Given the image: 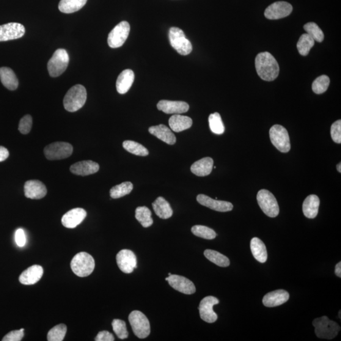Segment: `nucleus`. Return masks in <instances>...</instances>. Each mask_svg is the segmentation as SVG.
<instances>
[{
  "label": "nucleus",
  "instance_id": "7c9ffc66",
  "mask_svg": "<svg viewBox=\"0 0 341 341\" xmlns=\"http://www.w3.org/2000/svg\"><path fill=\"white\" fill-rule=\"evenodd\" d=\"M250 249L256 260L260 263H265L268 259V252L263 241L258 238L252 239Z\"/></svg>",
  "mask_w": 341,
  "mask_h": 341
},
{
  "label": "nucleus",
  "instance_id": "79ce46f5",
  "mask_svg": "<svg viewBox=\"0 0 341 341\" xmlns=\"http://www.w3.org/2000/svg\"><path fill=\"white\" fill-rule=\"evenodd\" d=\"M330 79L324 75L318 77L312 84V90L317 94H321L326 91L329 86Z\"/></svg>",
  "mask_w": 341,
  "mask_h": 341
},
{
  "label": "nucleus",
  "instance_id": "de8ad7c7",
  "mask_svg": "<svg viewBox=\"0 0 341 341\" xmlns=\"http://www.w3.org/2000/svg\"><path fill=\"white\" fill-rule=\"evenodd\" d=\"M15 241L19 247H23L26 243V235L23 229H18L15 233Z\"/></svg>",
  "mask_w": 341,
  "mask_h": 341
},
{
  "label": "nucleus",
  "instance_id": "09e8293b",
  "mask_svg": "<svg viewBox=\"0 0 341 341\" xmlns=\"http://www.w3.org/2000/svg\"><path fill=\"white\" fill-rule=\"evenodd\" d=\"M96 341H113L115 337L113 335L106 331L99 332L97 336L95 338Z\"/></svg>",
  "mask_w": 341,
  "mask_h": 341
},
{
  "label": "nucleus",
  "instance_id": "a18cd8bd",
  "mask_svg": "<svg viewBox=\"0 0 341 341\" xmlns=\"http://www.w3.org/2000/svg\"><path fill=\"white\" fill-rule=\"evenodd\" d=\"M332 140L337 144L341 143V121L337 120L332 124L331 129Z\"/></svg>",
  "mask_w": 341,
  "mask_h": 341
},
{
  "label": "nucleus",
  "instance_id": "412c9836",
  "mask_svg": "<svg viewBox=\"0 0 341 341\" xmlns=\"http://www.w3.org/2000/svg\"><path fill=\"white\" fill-rule=\"evenodd\" d=\"M290 298V295L287 291L278 290L266 294L264 296L262 302L267 307H278L285 304Z\"/></svg>",
  "mask_w": 341,
  "mask_h": 341
},
{
  "label": "nucleus",
  "instance_id": "f03ea898",
  "mask_svg": "<svg viewBox=\"0 0 341 341\" xmlns=\"http://www.w3.org/2000/svg\"><path fill=\"white\" fill-rule=\"evenodd\" d=\"M87 100V91L83 85L78 84L68 90L63 100L67 111L75 112L84 106Z\"/></svg>",
  "mask_w": 341,
  "mask_h": 341
},
{
  "label": "nucleus",
  "instance_id": "393cba45",
  "mask_svg": "<svg viewBox=\"0 0 341 341\" xmlns=\"http://www.w3.org/2000/svg\"><path fill=\"white\" fill-rule=\"evenodd\" d=\"M135 79L134 71L130 69L123 71L117 81V89L120 94H124L130 90Z\"/></svg>",
  "mask_w": 341,
  "mask_h": 341
},
{
  "label": "nucleus",
  "instance_id": "9b49d317",
  "mask_svg": "<svg viewBox=\"0 0 341 341\" xmlns=\"http://www.w3.org/2000/svg\"><path fill=\"white\" fill-rule=\"evenodd\" d=\"M130 31L127 22L123 21L115 26L108 35V43L110 48H118L125 43Z\"/></svg>",
  "mask_w": 341,
  "mask_h": 341
},
{
  "label": "nucleus",
  "instance_id": "39448f33",
  "mask_svg": "<svg viewBox=\"0 0 341 341\" xmlns=\"http://www.w3.org/2000/svg\"><path fill=\"white\" fill-rule=\"evenodd\" d=\"M132 330L135 335L140 339H145L150 333L149 321L144 313L138 310L131 312L128 317Z\"/></svg>",
  "mask_w": 341,
  "mask_h": 341
},
{
  "label": "nucleus",
  "instance_id": "4468645a",
  "mask_svg": "<svg viewBox=\"0 0 341 341\" xmlns=\"http://www.w3.org/2000/svg\"><path fill=\"white\" fill-rule=\"evenodd\" d=\"M26 29L23 24L11 23L0 26V42L19 39L23 37Z\"/></svg>",
  "mask_w": 341,
  "mask_h": 341
},
{
  "label": "nucleus",
  "instance_id": "20e7f679",
  "mask_svg": "<svg viewBox=\"0 0 341 341\" xmlns=\"http://www.w3.org/2000/svg\"><path fill=\"white\" fill-rule=\"evenodd\" d=\"M316 335L320 339H332L340 331V327L335 321L324 316L315 319L313 321Z\"/></svg>",
  "mask_w": 341,
  "mask_h": 341
},
{
  "label": "nucleus",
  "instance_id": "37998d69",
  "mask_svg": "<svg viewBox=\"0 0 341 341\" xmlns=\"http://www.w3.org/2000/svg\"><path fill=\"white\" fill-rule=\"evenodd\" d=\"M112 329L119 339H125L128 337V332L126 329L124 321L120 319H115L112 323Z\"/></svg>",
  "mask_w": 341,
  "mask_h": 341
},
{
  "label": "nucleus",
  "instance_id": "9d476101",
  "mask_svg": "<svg viewBox=\"0 0 341 341\" xmlns=\"http://www.w3.org/2000/svg\"><path fill=\"white\" fill-rule=\"evenodd\" d=\"M73 153V147L69 143L56 142L47 145L44 149L46 158L49 160H60L68 158Z\"/></svg>",
  "mask_w": 341,
  "mask_h": 341
},
{
  "label": "nucleus",
  "instance_id": "dca6fc26",
  "mask_svg": "<svg viewBox=\"0 0 341 341\" xmlns=\"http://www.w3.org/2000/svg\"><path fill=\"white\" fill-rule=\"evenodd\" d=\"M166 280L175 290L185 295H192L196 291L194 283L185 277L172 274L166 277Z\"/></svg>",
  "mask_w": 341,
  "mask_h": 341
},
{
  "label": "nucleus",
  "instance_id": "423d86ee",
  "mask_svg": "<svg viewBox=\"0 0 341 341\" xmlns=\"http://www.w3.org/2000/svg\"><path fill=\"white\" fill-rule=\"evenodd\" d=\"M170 45L181 55H188L192 51V45L185 36V33L178 27H172L169 29Z\"/></svg>",
  "mask_w": 341,
  "mask_h": 341
},
{
  "label": "nucleus",
  "instance_id": "72a5a7b5",
  "mask_svg": "<svg viewBox=\"0 0 341 341\" xmlns=\"http://www.w3.org/2000/svg\"><path fill=\"white\" fill-rule=\"evenodd\" d=\"M152 213L145 206L139 207L136 210V218L144 228H148L153 224Z\"/></svg>",
  "mask_w": 341,
  "mask_h": 341
},
{
  "label": "nucleus",
  "instance_id": "f8f14e48",
  "mask_svg": "<svg viewBox=\"0 0 341 341\" xmlns=\"http://www.w3.org/2000/svg\"><path fill=\"white\" fill-rule=\"evenodd\" d=\"M293 7L290 4L286 2H277L274 3L266 8L264 15L270 20L287 17L292 12Z\"/></svg>",
  "mask_w": 341,
  "mask_h": 341
},
{
  "label": "nucleus",
  "instance_id": "c9c22d12",
  "mask_svg": "<svg viewBox=\"0 0 341 341\" xmlns=\"http://www.w3.org/2000/svg\"><path fill=\"white\" fill-rule=\"evenodd\" d=\"M315 45V41L309 34H304L299 38L297 43V49L302 56H307L310 53V49Z\"/></svg>",
  "mask_w": 341,
  "mask_h": 341
},
{
  "label": "nucleus",
  "instance_id": "a878e982",
  "mask_svg": "<svg viewBox=\"0 0 341 341\" xmlns=\"http://www.w3.org/2000/svg\"><path fill=\"white\" fill-rule=\"evenodd\" d=\"M213 165L214 161L211 158H202L192 165L191 172L198 177H205L211 174Z\"/></svg>",
  "mask_w": 341,
  "mask_h": 341
},
{
  "label": "nucleus",
  "instance_id": "b1692460",
  "mask_svg": "<svg viewBox=\"0 0 341 341\" xmlns=\"http://www.w3.org/2000/svg\"><path fill=\"white\" fill-rule=\"evenodd\" d=\"M148 131L157 138L166 142L167 144L174 145L177 142V138H176L175 134L166 125H159L151 126L148 129Z\"/></svg>",
  "mask_w": 341,
  "mask_h": 341
},
{
  "label": "nucleus",
  "instance_id": "8fccbe9b",
  "mask_svg": "<svg viewBox=\"0 0 341 341\" xmlns=\"http://www.w3.org/2000/svg\"><path fill=\"white\" fill-rule=\"evenodd\" d=\"M8 156H9V152L7 148L0 146V162L6 160Z\"/></svg>",
  "mask_w": 341,
  "mask_h": 341
},
{
  "label": "nucleus",
  "instance_id": "a211bd4d",
  "mask_svg": "<svg viewBox=\"0 0 341 341\" xmlns=\"http://www.w3.org/2000/svg\"><path fill=\"white\" fill-rule=\"evenodd\" d=\"M25 196L31 199H41L47 194V188L40 180L27 181L24 185Z\"/></svg>",
  "mask_w": 341,
  "mask_h": 341
},
{
  "label": "nucleus",
  "instance_id": "ddd939ff",
  "mask_svg": "<svg viewBox=\"0 0 341 341\" xmlns=\"http://www.w3.org/2000/svg\"><path fill=\"white\" fill-rule=\"evenodd\" d=\"M219 299L214 296H207L200 302L199 310L200 318L207 323H214L217 320V315L214 312V305L219 304Z\"/></svg>",
  "mask_w": 341,
  "mask_h": 341
},
{
  "label": "nucleus",
  "instance_id": "0eeeda50",
  "mask_svg": "<svg viewBox=\"0 0 341 341\" xmlns=\"http://www.w3.org/2000/svg\"><path fill=\"white\" fill-rule=\"evenodd\" d=\"M69 60V56L65 49H57L48 63L49 75L52 78L61 75L67 69Z\"/></svg>",
  "mask_w": 341,
  "mask_h": 341
},
{
  "label": "nucleus",
  "instance_id": "c03bdc74",
  "mask_svg": "<svg viewBox=\"0 0 341 341\" xmlns=\"http://www.w3.org/2000/svg\"><path fill=\"white\" fill-rule=\"evenodd\" d=\"M32 126V118L31 115H27L20 121L18 126V130L21 134L26 135L31 131Z\"/></svg>",
  "mask_w": 341,
  "mask_h": 341
},
{
  "label": "nucleus",
  "instance_id": "3c124183",
  "mask_svg": "<svg viewBox=\"0 0 341 341\" xmlns=\"http://www.w3.org/2000/svg\"><path fill=\"white\" fill-rule=\"evenodd\" d=\"M335 273L336 274V276L341 277V262H339L335 266Z\"/></svg>",
  "mask_w": 341,
  "mask_h": 341
},
{
  "label": "nucleus",
  "instance_id": "603ef678",
  "mask_svg": "<svg viewBox=\"0 0 341 341\" xmlns=\"http://www.w3.org/2000/svg\"><path fill=\"white\" fill-rule=\"evenodd\" d=\"M337 169L338 172H339V173H341V164H340V163L339 164H337Z\"/></svg>",
  "mask_w": 341,
  "mask_h": 341
},
{
  "label": "nucleus",
  "instance_id": "864d4df0",
  "mask_svg": "<svg viewBox=\"0 0 341 341\" xmlns=\"http://www.w3.org/2000/svg\"><path fill=\"white\" fill-rule=\"evenodd\" d=\"M339 317L340 318V311L339 312Z\"/></svg>",
  "mask_w": 341,
  "mask_h": 341
},
{
  "label": "nucleus",
  "instance_id": "bb28decb",
  "mask_svg": "<svg viewBox=\"0 0 341 341\" xmlns=\"http://www.w3.org/2000/svg\"><path fill=\"white\" fill-rule=\"evenodd\" d=\"M320 199L317 195H310L305 199L302 203V212L304 215L309 219H314L318 213Z\"/></svg>",
  "mask_w": 341,
  "mask_h": 341
},
{
  "label": "nucleus",
  "instance_id": "a19ab883",
  "mask_svg": "<svg viewBox=\"0 0 341 341\" xmlns=\"http://www.w3.org/2000/svg\"><path fill=\"white\" fill-rule=\"evenodd\" d=\"M304 29L307 34L314 41L321 43L324 40V32L315 23H309L305 25Z\"/></svg>",
  "mask_w": 341,
  "mask_h": 341
},
{
  "label": "nucleus",
  "instance_id": "f3484780",
  "mask_svg": "<svg viewBox=\"0 0 341 341\" xmlns=\"http://www.w3.org/2000/svg\"><path fill=\"white\" fill-rule=\"evenodd\" d=\"M197 202L206 207L211 209L217 212H229L233 210V205L232 203L226 201H221L211 199L207 195L200 194L197 197Z\"/></svg>",
  "mask_w": 341,
  "mask_h": 341
},
{
  "label": "nucleus",
  "instance_id": "58836bf2",
  "mask_svg": "<svg viewBox=\"0 0 341 341\" xmlns=\"http://www.w3.org/2000/svg\"><path fill=\"white\" fill-rule=\"evenodd\" d=\"M192 232L198 237L206 240H213L217 236L216 233L213 229L201 225H194L192 228Z\"/></svg>",
  "mask_w": 341,
  "mask_h": 341
},
{
  "label": "nucleus",
  "instance_id": "e433bc0d",
  "mask_svg": "<svg viewBox=\"0 0 341 341\" xmlns=\"http://www.w3.org/2000/svg\"><path fill=\"white\" fill-rule=\"evenodd\" d=\"M123 147L128 152L134 155L140 156H147L148 155V150L142 145L131 140H125L123 143Z\"/></svg>",
  "mask_w": 341,
  "mask_h": 341
},
{
  "label": "nucleus",
  "instance_id": "1a4fd4ad",
  "mask_svg": "<svg viewBox=\"0 0 341 341\" xmlns=\"http://www.w3.org/2000/svg\"><path fill=\"white\" fill-rule=\"evenodd\" d=\"M272 144L280 152L287 153L291 149L290 137L288 132L284 126L275 125L272 126L269 131Z\"/></svg>",
  "mask_w": 341,
  "mask_h": 341
},
{
  "label": "nucleus",
  "instance_id": "f257e3e1",
  "mask_svg": "<svg viewBox=\"0 0 341 341\" xmlns=\"http://www.w3.org/2000/svg\"><path fill=\"white\" fill-rule=\"evenodd\" d=\"M256 70L258 76L266 81H273L279 73V66L275 58L269 52L258 54L255 59Z\"/></svg>",
  "mask_w": 341,
  "mask_h": 341
},
{
  "label": "nucleus",
  "instance_id": "cd10ccee",
  "mask_svg": "<svg viewBox=\"0 0 341 341\" xmlns=\"http://www.w3.org/2000/svg\"><path fill=\"white\" fill-rule=\"evenodd\" d=\"M192 120L191 118L183 116L180 114L173 115L169 118V125L170 129L175 132H180L187 130L192 126Z\"/></svg>",
  "mask_w": 341,
  "mask_h": 341
},
{
  "label": "nucleus",
  "instance_id": "7ed1b4c3",
  "mask_svg": "<svg viewBox=\"0 0 341 341\" xmlns=\"http://www.w3.org/2000/svg\"><path fill=\"white\" fill-rule=\"evenodd\" d=\"M70 266L74 274L85 277L89 276L94 270L95 261L88 253L80 252L72 258Z\"/></svg>",
  "mask_w": 341,
  "mask_h": 341
},
{
  "label": "nucleus",
  "instance_id": "c756f323",
  "mask_svg": "<svg viewBox=\"0 0 341 341\" xmlns=\"http://www.w3.org/2000/svg\"><path fill=\"white\" fill-rule=\"evenodd\" d=\"M153 207L157 216L167 219L173 216V211L168 202L163 197H159L153 203Z\"/></svg>",
  "mask_w": 341,
  "mask_h": 341
},
{
  "label": "nucleus",
  "instance_id": "6ab92c4d",
  "mask_svg": "<svg viewBox=\"0 0 341 341\" xmlns=\"http://www.w3.org/2000/svg\"><path fill=\"white\" fill-rule=\"evenodd\" d=\"M87 216V213L84 209H73L63 215L62 222L63 226L67 228H75Z\"/></svg>",
  "mask_w": 341,
  "mask_h": 341
},
{
  "label": "nucleus",
  "instance_id": "5fc2aeb1",
  "mask_svg": "<svg viewBox=\"0 0 341 341\" xmlns=\"http://www.w3.org/2000/svg\"><path fill=\"white\" fill-rule=\"evenodd\" d=\"M168 275H169V276H170V275H172V274H170V273H169V274H168Z\"/></svg>",
  "mask_w": 341,
  "mask_h": 341
},
{
  "label": "nucleus",
  "instance_id": "2f4dec72",
  "mask_svg": "<svg viewBox=\"0 0 341 341\" xmlns=\"http://www.w3.org/2000/svg\"><path fill=\"white\" fill-rule=\"evenodd\" d=\"M87 0H61L59 8L60 12L71 13L78 12L86 4Z\"/></svg>",
  "mask_w": 341,
  "mask_h": 341
},
{
  "label": "nucleus",
  "instance_id": "4be33fe9",
  "mask_svg": "<svg viewBox=\"0 0 341 341\" xmlns=\"http://www.w3.org/2000/svg\"><path fill=\"white\" fill-rule=\"evenodd\" d=\"M43 272V268L41 266H32L21 274L19 277V281L24 285H34L40 281Z\"/></svg>",
  "mask_w": 341,
  "mask_h": 341
},
{
  "label": "nucleus",
  "instance_id": "c85d7f7f",
  "mask_svg": "<svg viewBox=\"0 0 341 341\" xmlns=\"http://www.w3.org/2000/svg\"><path fill=\"white\" fill-rule=\"evenodd\" d=\"M0 80L3 85L7 89L15 90L18 86L17 78L11 68L8 67L0 68Z\"/></svg>",
  "mask_w": 341,
  "mask_h": 341
},
{
  "label": "nucleus",
  "instance_id": "f704fd0d",
  "mask_svg": "<svg viewBox=\"0 0 341 341\" xmlns=\"http://www.w3.org/2000/svg\"><path fill=\"white\" fill-rule=\"evenodd\" d=\"M134 188L133 184L130 181H126L112 187L110 190L109 194L112 199H119V198L125 196L131 193L132 190Z\"/></svg>",
  "mask_w": 341,
  "mask_h": 341
},
{
  "label": "nucleus",
  "instance_id": "49530a36",
  "mask_svg": "<svg viewBox=\"0 0 341 341\" xmlns=\"http://www.w3.org/2000/svg\"><path fill=\"white\" fill-rule=\"evenodd\" d=\"M24 329L16 330L8 333L3 338V341H21L24 336Z\"/></svg>",
  "mask_w": 341,
  "mask_h": 341
},
{
  "label": "nucleus",
  "instance_id": "4c0bfd02",
  "mask_svg": "<svg viewBox=\"0 0 341 341\" xmlns=\"http://www.w3.org/2000/svg\"><path fill=\"white\" fill-rule=\"evenodd\" d=\"M209 123L211 130L214 134L221 135L225 130L224 126L221 119V115L218 112H214L209 117Z\"/></svg>",
  "mask_w": 341,
  "mask_h": 341
},
{
  "label": "nucleus",
  "instance_id": "473e14b6",
  "mask_svg": "<svg viewBox=\"0 0 341 341\" xmlns=\"http://www.w3.org/2000/svg\"><path fill=\"white\" fill-rule=\"evenodd\" d=\"M204 255L211 262L215 263L216 265L222 268H226L230 265L229 258L225 255L220 254L219 252L214 251L213 250H206Z\"/></svg>",
  "mask_w": 341,
  "mask_h": 341
},
{
  "label": "nucleus",
  "instance_id": "5701e85b",
  "mask_svg": "<svg viewBox=\"0 0 341 341\" xmlns=\"http://www.w3.org/2000/svg\"><path fill=\"white\" fill-rule=\"evenodd\" d=\"M100 169V165L92 161H82L71 166L70 170L74 175L88 176L94 174Z\"/></svg>",
  "mask_w": 341,
  "mask_h": 341
},
{
  "label": "nucleus",
  "instance_id": "2eb2a0df",
  "mask_svg": "<svg viewBox=\"0 0 341 341\" xmlns=\"http://www.w3.org/2000/svg\"><path fill=\"white\" fill-rule=\"evenodd\" d=\"M118 268L126 274H130L137 268V257L130 250L124 249L118 252L117 255Z\"/></svg>",
  "mask_w": 341,
  "mask_h": 341
},
{
  "label": "nucleus",
  "instance_id": "ea45409f",
  "mask_svg": "<svg viewBox=\"0 0 341 341\" xmlns=\"http://www.w3.org/2000/svg\"><path fill=\"white\" fill-rule=\"evenodd\" d=\"M67 327L65 324L57 325L48 332L47 339L48 341H62L67 333Z\"/></svg>",
  "mask_w": 341,
  "mask_h": 341
},
{
  "label": "nucleus",
  "instance_id": "6e6552de",
  "mask_svg": "<svg viewBox=\"0 0 341 341\" xmlns=\"http://www.w3.org/2000/svg\"><path fill=\"white\" fill-rule=\"evenodd\" d=\"M257 202L261 210L270 217H276L279 215V207L276 197L268 191V190H261L258 192L257 196Z\"/></svg>",
  "mask_w": 341,
  "mask_h": 341
},
{
  "label": "nucleus",
  "instance_id": "aec40b11",
  "mask_svg": "<svg viewBox=\"0 0 341 341\" xmlns=\"http://www.w3.org/2000/svg\"><path fill=\"white\" fill-rule=\"evenodd\" d=\"M157 108L166 114H181L188 111V103L183 101L161 100L159 102Z\"/></svg>",
  "mask_w": 341,
  "mask_h": 341
}]
</instances>
